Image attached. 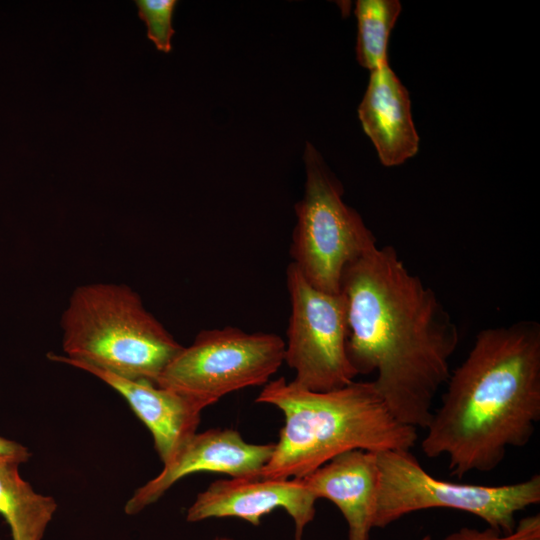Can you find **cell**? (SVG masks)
Wrapping results in <instances>:
<instances>
[{
    "label": "cell",
    "instance_id": "1",
    "mask_svg": "<svg viewBox=\"0 0 540 540\" xmlns=\"http://www.w3.org/2000/svg\"><path fill=\"white\" fill-rule=\"evenodd\" d=\"M340 293L353 367L358 375L376 372L373 383L399 422L425 429L434 398L450 376L460 340L456 323L390 245L348 264Z\"/></svg>",
    "mask_w": 540,
    "mask_h": 540
},
{
    "label": "cell",
    "instance_id": "2",
    "mask_svg": "<svg viewBox=\"0 0 540 540\" xmlns=\"http://www.w3.org/2000/svg\"><path fill=\"white\" fill-rule=\"evenodd\" d=\"M446 383L422 452L446 456L451 476L494 470L509 448L529 443L540 421V324L481 330Z\"/></svg>",
    "mask_w": 540,
    "mask_h": 540
},
{
    "label": "cell",
    "instance_id": "3",
    "mask_svg": "<svg viewBox=\"0 0 540 540\" xmlns=\"http://www.w3.org/2000/svg\"><path fill=\"white\" fill-rule=\"evenodd\" d=\"M255 401L275 406L285 418L261 478H302L346 451L410 450L418 439L416 428L391 414L373 381L315 392L280 377Z\"/></svg>",
    "mask_w": 540,
    "mask_h": 540
},
{
    "label": "cell",
    "instance_id": "4",
    "mask_svg": "<svg viewBox=\"0 0 540 540\" xmlns=\"http://www.w3.org/2000/svg\"><path fill=\"white\" fill-rule=\"evenodd\" d=\"M65 355L52 361L152 383L183 346L125 284L76 287L60 322Z\"/></svg>",
    "mask_w": 540,
    "mask_h": 540
},
{
    "label": "cell",
    "instance_id": "5",
    "mask_svg": "<svg viewBox=\"0 0 540 540\" xmlns=\"http://www.w3.org/2000/svg\"><path fill=\"white\" fill-rule=\"evenodd\" d=\"M376 453L379 492L374 528H385L412 512L448 508L482 519L507 533L518 512L540 502V475L514 484L485 486L445 481L430 475L410 450Z\"/></svg>",
    "mask_w": 540,
    "mask_h": 540
},
{
    "label": "cell",
    "instance_id": "6",
    "mask_svg": "<svg viewBox=\"0 0 540 540\" xmlns=\"http://www.w3.org/2000/svg\"><path fill=\"white\" fill-rule=\"evenodd\" d=\"M304 159L305 193L295 205L292 263L311 286L338 294L346 266L376 247V238L359 213L344 203L341 183L309 143Z\"/></svg>",
    "mask_w": 540,
    "mask_h": 540
},
{
    "label": "cell",
    "instance_id": "7",
    "mask_svg": "<svg viewBox=\"0 0 540 540\" xmlns=\"http://www.w3.org/2000/svg\"><path fill=\"white\" fill-rule=\"evenodd\" d=\"M285 341L275 333L233 326L200 331L172 359L156 385L207 403L251 386H262L284 362Z\"/></svg>",
    "mask_w": 540,
    "mask_h": 540
},
{
    "label": "cell",
    "instance_id": "8",
    "mask_svg": "<svg viewBox=\"0 0 540 540\" xmlns=\"http://www.w3.org/2000/svg\"><path fill=\"white\" fill-rule=\"evenodd\" d=\"M291 313L284 362L296 373L297 386L325 392L352 383L358 375L347 353L344 297L311 286L294 263L286 269Z\"/></svg>",
    "mask_w": 540,
    "mask_h": 540
},
{
    "label": "cell",
    "instance_id": "9",
    "mask_svg": "<svg viewBox=\"0 0 540 540\" xmlns=\"http://www.w3.org/2000/svg\"><path fill=\"white\" fill-rule=\"evenodd\" d=\"M274 443L252 444L233 429H209L195 433L162 471L139 487L124 511L135 515L159 500L178 480L199 472L227 474L235 478L258 477L270 459Z\"/></svg>",
    "mask_w": 540,
    "mask_h": 540
},
{
    "label": "cell",
    "instance_id": "10",
    "mask_svg": "<svg viewBox=\"0 0 540 540\" xmlns=\"http://www.w3.org/2000/svg\"><path fill=\"white\" fill-rule=\"evenodd\" d=\"M316 500L300 478L231 477L214 481L199 493L186 520L236 517L258 526L263 516L282 508L294 521L295 540H302L305 527L314 519Z\"/></svg>",
    "mask_w": 540,
    "mask_h": 540
},
{
    "label": "cell",
    "instance_id": "11",
    "mask_svg": "<svg viewBox=\"0 0 540 540\" xmlns=\"http://www.w3.org/2000/svg\"><path fill=\"white\" fill-rule=\"evenodd\" d=\"M102 380L129 404L152 434L163 465L197 433L201 412L209 405L146 380H131L94 368H83Z\"/></svg>",
    "mask_w": 540,
    "mask_h": 540
},
{
    "label": "cell",
    "instance_id": "12",
    "mask_svg": "<svg viewBox=\"0 0 540 540\" xmlns=\"http://www.w3.org/2000/svg\"><path fill=\"white\" fill-rule=\"evenodd\" d=\"M300 479L317 499L337 506L348 526V540L370 539L379 492L375 452L346 451Z\"/></svg>",
    "mask_w": 540,
    "mask_h": 540
},
{
    "label": "cell",
    "instance_id": "13",
    "mask_svg": "<svg viewBox=\"0 0 540 540\" xmlns=\"http://www.w3.org/2000/svg\"><path fill=\"white\" fill-rule=\"evenodd\" d=\"M358 115L384 166L400 165L418 152L409 93L388 63L371 71Z\"/></svg>",
    "mask_w": 540,
    "mask_h": 540
},
{
    "label": "cell",
    "instance_id": "14",
    "mask_svg": "<svg viewBox=\"0 0 540 540\" xmlns=\"http://www.w3.org/2000/svg\"><path fill=\"white\" fill-rule=\"evenodd\" d=\"M19 464L0 463V515L12 540H42L57 503L35 492L19 473Z\"/></svg>",
    "mask_w": 540,
    "mask_h": 540
},
{
    "label": "cell",
    "instance_id": "15",
    "mask_svg": "<svg viewBox=\"0 0 540 540\" xmlns=\"http://www.w3.org/2000/svg\"><path fill=\"white\" fill-rule=\"evenodd\" d=\"M400 12L401 3L398 0L356 2V55L359 64L370 72L388 63V39Z\"/></svg>",
    "mask_w": 540,
    "mask_h": 540
},
{
    "label": "cell",
    "instance_id": "16",
    "mask_svg": "<svg viewBox=\"0 0 540 540\" xmlns=\"http://www.w3.org/2000/svg\"><path fill=\"white\" fill-rule=\"evenodd\" d=\"M139 17L147 27V37L155 47L162 52L171 50V38L175 31L172 26V18L176 0H136Z\"/></svg>",
    "mask_w": 540,
    "mask_h": 540
},
{
    "label": "cell",
    "instance_id": "17",
    "mask_svg": "<svg viewBox=\"0 0 540 540\" xmlns=\"http://www.w3.org/2000/svg\"><path fill=\"white\" fill-rule=\"evenodd\" d=\"M442 540H540V514L522 518L516 522L514 529L507 533L491 527L482 530L462 527Z\"/></svg>",
    "mask_w": 540,
    "mask_h": 540
},
{
    "label": "cell",
    "instance_id": "18",
    "mask_svg": "<svg viewBox=\"0 0 540 540\" xmlns=\"http://www.w3.org/2000/svg\"><path fill=\"white\" fill-rule=\"evenodd\" d=\"M31 457V452L22 444L0 436V463L22 464Z\"/></svg>",
    "mask_w": 540,
    "mask_h": 540
},
{
    "label": "cell",
    "instance_id": "19",
    "mask_svg": "<svg viewBox=\"0 0 540 540\" xmlns=\"http://www.w3.org/2000/svg\"><path fill=\"white\" fill-rule=\"evenodd\" d=\"M214 540H233L229 537H216Z\"/></svg>",
    "mask_w": 540,
    "mask_h": 540
},
{
    "label": "cell",
    "instance_id": "20",
    "mask_svg": "<svg viewBox=\"0 0 540 540\" xmlns=\"http://www.w3.org/2000/svg\"><path fill=\"white\" fill-rule=\"evenodd\" d=\"M421 540H431L429 535L424 536Z\"/></svg>",
    "mask_w": 540,
    "mask_h": 540
}]
</instances>
